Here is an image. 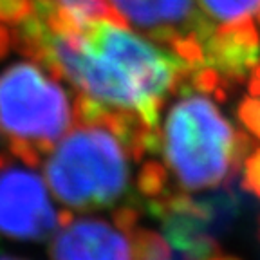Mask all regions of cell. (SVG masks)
Returning a JSON list of instances; mask_svg holds the SVG:
<instances>
[{"label": "cell", "instance_id": "6da1fadb", "mask_svg": "<svg viewBox=\"0 0 260 260\" xmlns=\"http://www.w3.org/2000/svg\"><path fill=\"white\" fill-rule=\"evenodd\" d=\"M11 35L13 49L71 83L90 105L136 116L154 130L165 103L191 73L177 54L121 22L76 20L58 6L32 13Z\"/></svg>", "mask_w": 260, "mask_h": 260}, {"label": "cell", "instance_id": "3957f363", "mask_svg": "<svg viewBox=\"0 0 260 260\" xmlns=\"http://www.w3.org/2000/svg\"><path fill=\"white\" fill-rule=\"evenodd\" d=\"M177 94L179 100L159 125L157 150L165 170L179 191L228 188L240 170L235 161L237 130L215 103L188 81Z\"/></svg>", "mask_w": 260, "mask_h": 260}, {"label": "cell", "instance_id": "7a4b0ae2", "mask_svg": "<svg viewBox=\"0 0 260 260\" xmlns=\"http://www.w3.org/2000/svg\"><path fill=\"white\" fill-rule=\"evenodd\" d=\"M45 155V181L71 211L107 210L128 193L136 155L126 139L102 118L74 121Z\"/></svg>", "mask_w": 260, "mask_h": 260}, {"label": "cell", "instance_id": "5b68a950", "mask_svg": "<svg viewBox=\"0 0 260 260\" xmlns=\"http://www.w3.org/2000/svg\"><path fill=\"white\" fill-rule=\"evenodd\" d=\"M114 18L177 54L191 71L203 67V45L217 24L195 0H107Z\"/></svg>", "mask_w": 260, "mask_h": 260}, {"label": "cell", "instance_id": "9a60e30c", "mask_svg": "<svg viewBox=\"0 0 260 260\" xmlns=\"http://www.w3.org/2000/svg\"><path fill=\"white\" fill-rule=\"evenodd\" d=\"M239 119L244 126L251 130L256 138H260V100L258 98H246L239 107Z\"/></svg>", "mask_w": 260, "mask_h": 260}, {"label": "cell", "instance_id": "ba28073f", "mask_svg": "<svg viewBox=\"0 0 260 260\" xmlns=\"http://www.w3.org/2000/svg\"><path fill=\"white\" fill-rule=\"evenodd\" d=\"M203 65L215 69L224 90L246 83L260 60V37L251 16L232 24H220L204 42Z\"/></svg>", "mask_w": 260, "mask_h": 260}, {"label": "cell", "instance_id": "5bb4252c", "mask_svg": "<svg viewBox=\"0 0 260 260\" xmlns=\"http://www.w3.org/2000/svg\"><path fill=\"white\" fill-rule=\"evenodd\" d=\"M242 167V186L248 191H251V193H255L260 199V148L253 150L248 157L244 159Z\"/></svg>", "mask_w": 260, "mask_h": 260}, {"label": "cell", "instance_id": "2e32d148", "mask_svg": "<svg viewBox=\"0 0 260 260\" xmlns=\"http://www.w3.org/2000/svg\"><path fill=\"white\" fill-rule=\"evenodd\" d=\"M11 49H13V35H11V29H9L8 25L0 24V60L8 56Z\"/></svg>", "mask_w": 260, "mask_h": 260}, {"label": "cell", "instance_id": "7c38bea8", "mask_svg": "<svg viewBox=\"0 0 260 260\" xmlns=\"http://www.w3.org/2000/svg\"><path fill=\"white\" fill-rule=\"evenodd\" d=\"M138 188L148 199H154V197L165 193L168 188V174L165 167L159 165L157 161H146L139 172Z\"/></svg>", "mask_w": 260, "mask_h": 260}, {"label": "cell", "instance_id": "9c48e42d", "mask_svg": "<svg viewBox=\"0 0 260 260\" xmlns=\"http://www.w3.org/2000/svg\"><path fill=\"white\" fill-rule=\"evenodd\" d=\"M114 222L128 237L130 260H172V248L165 237L139 226L138 211L121 206L114 211Z\"/></svg>", "mask_w": 260, "mask_h": 260}, {"label": "cell", "instance_id": "277c9868", "mask_svg": "<svg viewBox=\"0 0 260 260\" xmlns=\"http://www.w3.org/2000/svg\"><path fill=\"white\" fill-rule=\"evenodd\" d=\"M74 121L73 98L47 67L16 61L0 73V130L16 159L38 167Z\"/></svg>", "mask_w": 260, "mask_h": 260}, {"label": "cell", "instance_id": "d6986e66", "mask_svg": "<svg viewBox=\"0 0 260 260\" xmlns=\"http://www.w3.org/2000/svg\"><path fill=\"white\" fill-rule=\"evenodd\" d=\"M0 260H25V258H20V256H13V255H4V253H0Z\"/></svg>", "mask_w": 260, "mask_h": 260}, {"label": "cell", "instance_id": "30bf717a", "mask_svg": "<svg viewBox=\"0 0 260 260\" xmlns=\"http://www.w3.org/2000/svg\"><path fill=\"white\" fill-rule=\"evenodd\" d=\"M204 15L211 20L232 24L248 18L260 9V0H199Z\"/></svg>", "mask_w": 260, "mask_h": 260}, {"label": "cell", "instance_id": "8fae6325", "mask_svg": "<svg viewBox=\"0 0 260 260\" xmlns=\"http://www.w3.org/2000/svg\"><path fill=\"white\" fill-rule=\"evenodd\" d=\"M58 9L65 11L76 20H89V18H114L107 0H53ZM116 20V18H114Z\"/></svg>", "mask_w": 260, "mask_h": 260}, {"label": "cell", "instance_id": "8992f818", "mask_svg": "<svg viewBox=\"0 0 260 260\" xmlns=\"http://www.w3.org/2000/svg\"><path fill=\"white\" fill-rule=\"evenodd\" d=\"M69 211L54 208L49 188L35 167L0 154V237L42 242L53 237Z\"/></svg>", "mask_w": 260, "mask_h": 260}, {"label": "cell", "instance_id": "4fadbf2b", "mask_svg": "<svg viewBox=\"0 0 260 260\" xmlns=\"http://www.w3.org/2000/svg\"><path fill=\"white\" fill-rule=\"evenodd\" d=\"M37 13V0H0V24L16 25Z\"/></svg>", "mask_w": 260, "mask_h": 260}, {"label": "cell", "instance_id": "e0dca14e", "mask_svg": "<svg viewBox=\"0 0 260 260\" xmlns=\"http://www.w3.org/2000/svg\"><path fill=\"white\" fill-rule=\"evenodd\" d=\"M248 90L253 98L260 96V63H256L253 67V71L248 76Z\"/></svg>", "mask_w": 260, "mask_h": 260}, {"label": "cell", "instance_id": "52a82bcc", "mask_svg": "<svg viewBox=\"0 0 260 260\" xmlns=\"http://www.w3.org/2000/svg\"><path fill=\"white\" fill-rule=\"evenodd\" d=\"M51 260H130L128 237L98 217H65L51 240Z\"/></svg>", "mask_w": 260, "mask_h": 260}, {"label": "cell", "instance_id": "ac0fdd59", "mask_svg": "<svg viewBox=\"0 0 260 260\" xmlns=\"http://www.w3.org/2000/svg\"><path fill=\"white\" fill-rule=\"evenodd\" d=\"M210 260H240L239 256H232V255H215V256H211Z\"/></svg>", "mask_w": 260, "mask_h": 260}]
</instances>
